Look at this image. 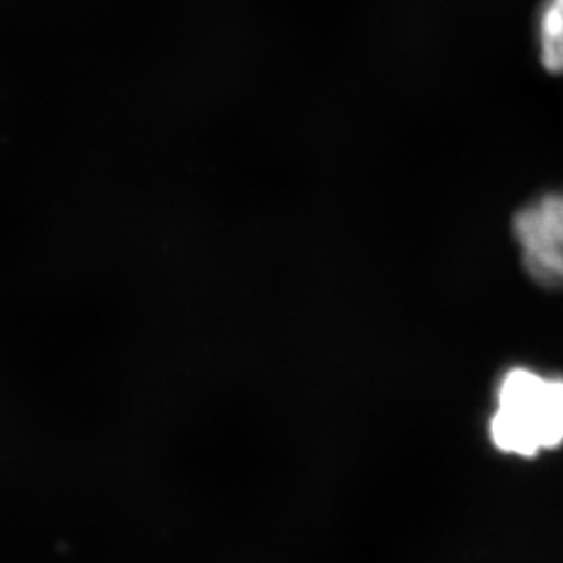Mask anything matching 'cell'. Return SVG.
<instances>
[{
    "mask_svg": "<svg viewBox=\"0 0 563 563\" xmlns=\"http://www.w3.org/2000/svg\"><path fill=\"white\" fill-rule=\"evenodd\" d=\"M497 449L534 457L563 443V380L514 367L497 388V409L490 420Z\"/></svg>",
    "mask_w": 563,
    "mask_h": 563,
    "instance_id": "6da1fadb",
    "label": "cell"
},
{
    "mask_svg": "<svg viewBox=\"0 0 563 563\" xmlns=\"http://www.w3.org/2000/svg\"><path fill=\"white\" fill-rule=\"evenodd\" d=\"M514 236L530 280L544 290H563V192L522 207L514 218Z\"/></svg>",
    "mask_w": 563,
    "mask_h": 563,
    "instance_id": "7a4b0ae2",
    "label": "cell"
},
{
    "mask_svg": "<svg viewBox=\"0 0 563 563\" xmlns=\"http://www.w3.org/2000/svg\"><path fill=\"white\" fill-rule=\"evenodd\" d=\"M539 57L544 69L563 76V0H543L537 15Z\"/></svg>",
    "mask_w": 563,
    "mask_h": 563,
    "instance_id": "3957f363",
    "label": "cell"
}]
</instances>
